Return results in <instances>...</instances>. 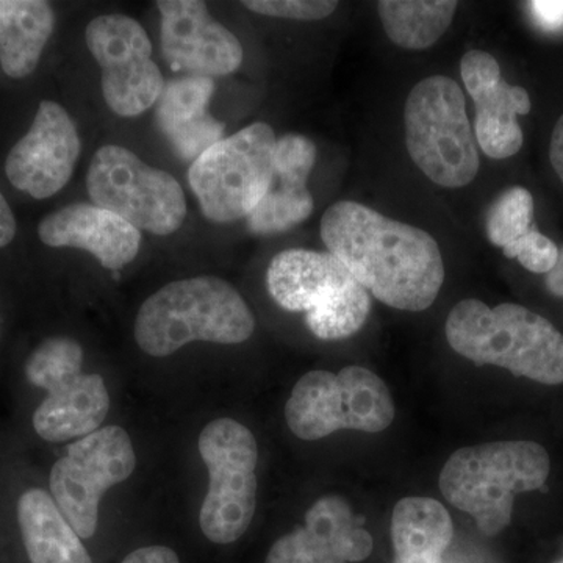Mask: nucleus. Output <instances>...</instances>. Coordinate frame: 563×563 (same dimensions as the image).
Here are the masks:
<instances>
[{
  "instance_id": "obj_1",
  "label": "nucleus",
  "mask_w": 563,
  "mask_h": 563,
  "mask_svg": "<svg viewBox=\"0 0 563 563\" xmlns=\"http://www.w3.org/2000/svg\"><path fill=\"white\" fill-rule=\"evenodd\" d=\"M321 239L369 295L393 309L422 312L442 290L439 243L412 224L342 201L325 210Z\"/></svg>"
},
{
  "instance_id": "obj_2",
  "label": "nucleus",
  "mask_w": 563,
  "mask_h": 563,
  "mask_svg": "<svg viewBox=\"0 0 563 563\" xmlns=\"http://www.w3.org/2000/svg\"><path fill=\"white\" fill-rule=\"evenodd\" d=\"M446 340L462 357L543 385L563 384V335L518 303L488 307L463 299L448 314Z\"/></svg>"
},
{
  "instance_id": "obj_3",
  "label": "nucleus",
  "mask_w": 563,
  "mask_h": 563,
  "mask_svg": "<svg viewBox=\"0 0 563 563\" xmlns=\"http://www.w3.org/2000/svg\"><path fill=\"white\" fill-rule=\"evenodd\" d=\"M250 306L229 282L202 276L172 282L141 306L135 340L152 357H168L192 342L239 344L254 333Z\"/></svg>"
},
{
  "instance_id": "obj_4",
  "label": "nucleus",
  "mask_w": 563,
  "mask_h": 563,
  "mask_svg": "<svg viewBox=\"0 0 563 563\" xmlns=\"http://www.w3.org/2000/svg\"><path fill=\"white\" fill-rule=\"evenodd\" d=\"M550 472L542 444L495 442L455 451L439 484L448 503L472 515L485 536H496L512 521L515 496L542 488Z\"/></svg>"
},
{
  "instance_id": "obj_5",
  "label": "nucleus",
  "mask_w": 563,
  "mask_h": 563,
  "mask_svg": "<svg viewBox=\"0 0 563 563\" xmlns=\"http://www.w3.org/2000/svg\"><path fill=\"white\" fill-rule=\"evenodd\" d=\"M266 285L282 309L306 313L307 328L325 342L355 335L372 312V295L328 251L279 252L269 263Z\"/></svg>"
},
{
  "instance_id": "obj_6",
  "label": "nucleus",
  "mask_w": 563,
  "mask_h": 563,
  "mask_svg": "<svg viewBox=\"0 0 563 563\" xmlns=\"http://www.w3.org/2000/svg\"><path fill=\"white\" fill-rule=\"evenodd\" d=\"M410 158L443 188H463L479 173L476 136L457 81L432 76L418 81L404 107Z\"/></svg>"
},
{
  "instance_id": "obj_7",
  "label": "nucleus",
  "mask_w": 563,
  "mask_h": 563,
  "mask_svg": "<svg viewBox=\"0 0 563 563\" xmlns=\"http://www.w3.org/2000/svg\"><path fill=\"white\" fill-rule=\"evenodd\" d=\"M395 412L387 384L363 366L303 374L285 406L288 428L307 442L336 431L383 432Z\"/></svg>"
},
{
  "instance_id": "obj_8",
  "label": "nucleus",
  "mask_w": 563,
  "mask_h": 563,
  "mask_svg": "<svg viewBox=\"0 0 563 563\" xmlns=\"http://www.w3.org/2000/svg\"><path fill=\"white\" fill-rule=\"evenodd\" d=\"M276 141L268 124L254 122L192 163L188 180L207 220L225 224L250 217L272 188Z\"/></svg>"
},
{
  "instance_id": "obj_9",
  "label": "nucleus",
  "mask_w": 563,
  "mask_h": 563,
  "mask_svg": "<svg viewBox=\"0 0 563 563\" xmlns=\"http://www.w3.org/2000/svg\"><path fill=\"white\" fill-rule=\"evenodd\" d=\"M199 453L210 474L199 525L210 542H236L250 529L257 506L258 446L242 422L220 418L199 435Z\"/></svg>"
},
{
  "instance_id": "obj_10",
  "label": "nucleus",
  "mask_w": 563,
  "mask_h": 563,
  "mask_svg": "<svg viewBox=\"0 0 563 563\" xmlns=\"http://www.w3.org/2000/svg\"><path fill=\"white\" fill-rule=\"evenodd\" d=\"M87 187L95 206L111 211L139 231L172 235L187 217L179 181L117 144L96 152Z\"/></svg>"
},
{
  "instance_id": "obj_11",
  "label": "nucleus",
  "mask_w": 563,
  "mask_h": 563,
  "mask_svg": "<svg viewBox=\"0 0 563 563\" xmlns=\"http://www.w3.org/2000/svg\"><path fill=\"white\" fill-rule=\"evenodd\" d=\"M135 465L129 433L107 426L70 444L52 466V498L80 539L95 536L103 493L129 479Z\"/></svg>"
},
{
  "instance_id": "obj_12",
  "label": "nucleus",
  "mask_w": 563,
  "mask_h": 563,
  "mask_svg": "<svg viewBox=\"0 0 563 563\" xmlns=\"http://www.w3.org/2000/svg\"><path fill=\"white\" fill-rule=\"evenodd\" d=\"M85 41L101 66L103 99L111 111L135 118L157 103L165 81L140 22L124 14H103L88 24Z\"/></svg>"
},
{
  "instance_id": "obj_13",
  "label": "nucleus",
  "mask_w": 563,
  "mask_h": 563,
  "mask_svg": "<svg viewBox=\"0 0 563 563\" xmlns=\"http://www.w3.org/2000/svg\"><path fill=\"white\" fill-rule=\"evenodd\" d=\"M163 58L188 76L222 77L243 63V46L229 29L210 16L199 0H158Z\"/></svg>"
},
{
  "instance_id": "obj_14",
  "label": "nucleus",
  "mask_w": 563,
  "mask_h": 563,
  "mask_svg": "<svg viewBox=\"0 0 563 563\" xmlns=\"http://www.w3.org/2000/svg\"><path fill=\"white\" fill-rule=\"evenodd\" d=\"M80 150L79 132L68 111L57 102L43 101L31 131L7 157V177L32 198H51L68 184Z\"/></svg>"
},
{
  "instance_id": "obj_15",
  "label": "nucleus",
  "mask_w": 563,
  "mask_h": 563,
  "mask_svg": "<svg viewBox=\"0 0 563 563\" xmlns=\"http://www.w3.org/2000/svg\"><path fill=\"white\" fill-rule=\"evenodd\" d=\"M373 551L372 533L340 496H322L306 525L273 544L266 563H355Z\"/></svg>"
},
{
  "instance_id": "obj_16",
  "label": "nucleus",
  "mask_w": 563,
  "mask_h": 563,
  "mask_svg": "<svg viewBox=\"0 0 563 563\" xmlns=\"http://www.w3.org/2000/svg\"><path fill=\"white\" fill-rule=\"evenodd\" d=\"M38 235L46 246L90 252L111 272L135 261L141 244L139 229L92 203H73L47 214L40 222Z\"/></svg>"
},
{
  "instance_id": "obj_17",
  "label": "nucleus",
  "mask_w": 563,
  "mask_h": 563,
  "mask_svg": "<svg viewBox=\"0 0 563 563\" xmlns=\"http://www.w3.org/2000/svg\"><path fill=\"white\" fill-rule=\"evenodd\" d=\"M213 91L209 77H180L165 84L155 103L158 128L184 161L195 163L224 135V122L209 113Z\"/></svg>"
},
{
  "instance_id": "obj_18",
  "label": "nucleus",
  "mask_w": 563,
  "mask_h": 563,
  "mask_svg": "<svg viewBox=\"0 0 563 563\" xmlns=\"http://www.w3.org/2000/svg\"><path fill=\"white\" fill-rule=\"evenodd\" d=\"M109 410L110 395L102 377L81 373L47 393L33 415V428L46 442L84 439L99 431Z\"/></svg>"
},
{
  "instance_id": "obj_19",
  "label": "nucleus",
  "mask_w": 563,
  "mask_h": 563,
  "mask_svg": "<svg viewBox=\"0 0 563 563\" xmlns=\"http://www.w3.org/2000/svg\"><path fill=\"white\" fill-rule=\"evenodd\" d=\"M18 521L31 563H92L80 537L49 493L41 488L22 493Z\"/></svg>"
},
{
  "instance_id": "obj_20",
  "label": "nucleus",
  "mask_w": 563,
  "mask_h": 563,
  "mask_svg": "<svg viewBox=\"0 0 563 563\" xmlns=\"http://www.w3.org/2000/svg\"><path fill=\"white\" fill-rule=\"evenodd\" d=\"M453 536L451 515L437 499L409 496L393 510L395 563H442Z\"/></svg>"
},
{
  "instance_id": "obj_21",
  "label": "nucleus",
  "mask_w": 563,
  "mask_h": 563,
  "mask_svg": "<svg viewBox=\"0 0 563 563\" xmlns=\"http://www.w3.org/2000/svg\"><path fill=\"white\" fill-rule=\"evenodd\" d=\"M54 10L43 0H0V66L24 79L38 66L54 31Z\"/></svg>"
},
{
  "instance_id": "obj_22",
  "label": "nucleus",
  "mask_w": 563,
  "mask_h": 563,
  "mask_svg": "<svg viewBox=\"0 0 563 563\" xmlns=\"http://www.w3.org/2000/svg\"><path fill=\"white\" fill-rule=\"evenodd\" d=\"M470 96L476 103V141L484 154L495 161L518 154L525 135L517 118L532 109L529 92L499 77Z\"/></svg>"
},
{
  "instance_id": "obj_23",
  "label": "nucleus",
  "mask_w": 563,
  "mask_h": 563,
  "mask_svg": "<svg viewBox=\"0 0 563 563\" xmlns=\"http://www.w3.org/2000/svg\"><path fill=\"white\" fill-rule=\"evenodd\" d=\"M454 0H380L377 14L388 38L409 51L432 47L453 24Z\"/></svg>"
},
{
  "instance_id": "obj_24",
  "label": "nucleus",
  "mask_w": 563,
  "mask_h": 563,
  "mask_svg": "<svg viewBox=\"0 0 563 563\" xmlns=\"http://www.w3.org/2000/svg\"><path fill=\"white\" fill-rule=\"evenodd\" d=\"M313 206L306 180L274 176L272 188L247 217V229L255 235L290 231L309 220Z\"/></svg>"
},
{
  "instance_id": "obj_25",
  "label": "nucleus",
  "mask_w": 563,
  "mask_h": 563,
  "mask_svg": "<svg viewBox=\"0 0 563 563\" xmlns=\"http://www.w3.org/2000/svg\"><path fill=\"white\" fill-rule=\"evenodd\" d=\"M84 350L68 336H52L33 351L25 363L29 383L47 393L81 374Z\"/></svg>"
},
{
  "instance_id": "obj_26",
  "label": "nucleus",
  "mask_w": 563,
  "mask_h": 563,
  "mask_svg": "<svg viewBox=\"0 0 563 563\" xmlns=\"http://www.w3.org/2000/svg\"><path fill=\"white\" fill-rule=\"evenodd\" d=\"M533 198L525 187L507 188L488 207L485 231L493 246L504 247L517 242L532 228Z\"/></svg>"
},
{
  "instance_id": "obj_27",
  "label": "nucleus",
  "mask_w": 563,
  "mask_h": 563,
  "mask_svg": "<svg viewBox=\"0 0 563 563\" xmlns=\"http://www.w3.org/2000/svg\"><path fill=\"white\" fill-rule=\"evenodd\" d=\"M317 162V147L307 136L288 133L274 146V176L309 180Z\"/></svg>"
},
{
  "instance_id": "obj_28",
  "label": "nucleus",
  "mask_w": 563,
  "mask_h": 563,
  "mask_svg": "<svg viewBox=\"0 0 563 563\" xmlns=\"http://www.w3.org/2000/svg\"><path fill=\"white\" fill-rule=\"evenodd\" d=\"M503 252L507 258H517L523 268L533 274L550 273L559 258L558 244L533 225L517 242L504 247Z\"/></svg>"
},
{
  "instance_id": "obj_29",
  "label": "nucleus",
  "mask_w": 563,
  "mask_h": 563,
  "mask_svg": "<svg viewBox=\"0 0 563 563\" xmlns=\"http://www.w3.org/2000/svg\"><path fill=\"white\" fill-rule=\"evenodd\" d=\"M243 5L263 16L295 21H321L331 16L339 3L333 0H246Z\"/></svg>"
},
{
  "instance_id": "obj_30",
  "label": "nucleus",
  "mask_w": 563,
  "mask_h": 563,
  "mask_svg": "<svg viewBox=\"0 0 563 563\" xmlns=\"http://www.w3.org/2000/svg\"><path fill=\"white\" fill-rule=\"evenodd\" d=\"M533 21L547 32H563V0H536L528 3Z\"/></svg>"
},
{
  "instance_id": "obj_31",
  "label": "nucleus",
  "mask_w": 563,
  "mask_h": 563,
  "mask_svg": "<svg viewBox=\"0 0 563 563\" xmlns=\"http://www.w3.org/2000/svg\"><path fill=\"white\" fill-rule=\"evenodd\" d=\"M122 563H180L179 555L168 547H144L133 551Z\"/></svg>"
},
{
  "instance_id": "obj_32",
  "label": "nucleus",
  "mask_w": 563,
  "mask_h": 563,
  "mask_svg": "<svg viewBox=\"0 0 563 563\" xmlns=\"http://www.w3.org/2000/svg\"><path fill=\"white\" fill-rule=\"evenodd\" d=\"M550 161L555 174L563 184V114L555 122L550 141Z\"/></svg>"
},
{
  "instance_id": "obj_33",
  "label": "nucleus",
  "mask_w": 563,
  "mask_h": 563,
  "mask_svg": "<svg viewBox=\"0 0 563 563\" xmlns=\"http://www.w3.org/2000/svg\"><path fill=\"white\" fill-rule=\"evenodd\" d=\"M16 235V220L11 211L9 202L0 192V247L9 246Z\"/></svg>"
},
{
  "instance_id": "obj_34",
  "label": "nucleus",
  "mask_w": 563,
  "mask_h": 563,
  "mask_svg": "<svg viewBox=\"0 0 563 563\" xmlns=\"http://www.w3.org/2000/svg\"><path fill=\"white\" fill-rule=\"evenodd\" d=\"M547 284L548 291L551 295L555 296V298H563V246L559 250V258L558 263L550 273L547 274Z\"/></svg>"
},
{
  "instance_id": "obj_35",
  "label": "nucleus",
  "mask_w": 563,
  "mask_h": 563,
  "mask_svg": "<svg viewBox=\"0 0 563 563\" xmlns=\"http://www.w3.org/2000/svg\"><path fill=\"white\" fill-rule=\"evenodd\" d=\"M561 563H563V561Z\"/></svg>"
}]
</instances>
